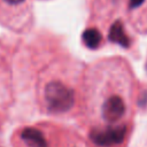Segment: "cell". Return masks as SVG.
Wrapping results in <instances>:
<instances>
[{
	"mask_svg": "<svg viewBox=\"0 0 147 147\" xmlns=\"http://www.w3.org/2000/svg\"><path fill=\"white\" fill-rule=\"evenodd\" d=\"M126 133V127L124 125L113 126L109 125L102 129H94L90 133L91 140L101 147H109L114 145H118L123 141Z\"/></svg>",
	"mask_w": 147,
	"mask_h": 147,
	"instance_id": "obj_3",
	"label": "cell"
},
{
	"mask_svg": "<svg viewBox=\"0 0 147 147\" xmlns=\"http://www.w3.org/2000/svg\"><path fill=\"white\" fill-rule=\"evenodd\" d=\"M145 0H130V7L131 8H136L138 6H140Z\"/></svg>",
	"mask_w": 147,
	"mask_h": 147,
	"instance_id": "obj_8",
	"label": "cell"
},
{
	"mask_svg": "<svg viewBox=\"0 0 147 147\" xmlns=\"http://www.w3.org/2000/svg\"><path fill=\"white\" fill-rule=\"evenodd\" d=\"M108 38L110 41L121 45L122 47H129L130 45V40L129 37L126 36L125 31H124V26L122 24V22L116 21L109 29V33H108Z\"/></svg>",
	"mask_w": 147,
	"mask_h": 147,
	"instance_id": "obj_6",
	"label": "cell"
},
{
	"mask_svg": "<svg viewBox=\"0 0 147 147\" xmlns=\"http://www.w3.org/2000/svg\"><path fill=\"white\" fill-rule=\"evenodd\" d=\"M83 42L88 48H96L101 41V34L96 29H87L82 36Z\"/></svg>",
	"mask_w": 147,
	"mask_h": 147,
	"instance_id": "obj_7",
	"label": "cell"
},
{
	"mask_svg": "<svg viewBox=\"0 0 147 147\" xmlns=\"http://www.w3.org/2000/svg\"><path fill=\"white\" fill-rule=\"evenodd\" d=\"M44 100L47 109L54 114H62L71 109L75 103L74 91L60 80H51L44 87Z\"/></svg>",
	"mask_w": 147,
	"mask_h": 147,
	"instance_id": "obj_2",
	"label": "cell"
},
{
	"mask_svg": "<svg viewBox=\"0 0 147 147\" xmlns=\"http://www.w3.org/2000/svg\"><path fill=\"white\" fill-rule=\"evenodd\" d=\"M125 113V103L118 95L108 98L102 106V117L108 123L118 121Z\"/></svg>",
	"mask_w": 147,
	"mask_h": 147,
	"instance_id": "obj_4",
	"label": "cell"
},
{
	"mask_svg": "<svg viewBox=\"0 0 147 147\" xmlns=\"http://www.w3.org/2000/svg\"><path fill=\"white\" fill-rule=\"evenodd\" d=\"M21 138L29 147H48L42 132L36 127H24L21 132Z\"/></svg>",
	"mask_w": 147,
	"mask_h": 147,
	"instance_id": "obj_5",
	"label": "cell"
},
{
	"mask_svg": "<svg viewBox=\"0 0 147 147\" xmlns=\"http://www.w3.org/2000/svg\"><path fill=\"white\" fill-rule=\"evenodd\" d=\"M31 23L29 0H0V26L24 32Z\"/></svg>",
	"mask_w": 147,
	"mask_h": 147,
	"instance_id": "obj_1",
	"label": "cell"
}]
</instances>
